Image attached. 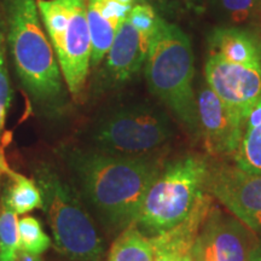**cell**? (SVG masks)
<instances>
[{"instance_id":"8992f818","label":"cell","mask_w":261,"mask_h":261,"mask_svg":"<svg viewBox=\"0 0 261 261\" xmlns=\"http://www.w3.org/2000/svg\"><path fill=\"white\" fill-rule=\"evenodd\" d=\"M37 4L68 92L79 100L92 56L87 0H37Z\"/></svg>"},{"instance_id":"2e32d148","label":"cell","mask_w":261,"mask_h":261,"mask_svg":"<svg viewBox=\"0 0 261 261\" xmlns=\"http://www.w3.org/2000/svg\"><path fill=\"white\" fill-rule=\"evenodd\" d=\"M6 174L10 175L12 181L5 189L2 204L17 215L29 213L38 208H44L42 192L37 182L11 169H9Z\"/></svg>"},{"instance_id":"d4e9b609","label":"cell","mask_w":261,"mask_h":261,"mask_svg":"<svg viewBox=\"0 0 261 261\" xmlns=\"http://www.w3.org/2000/svg\"><path fill=\"white\" fill-rule=\"evenodd\" d=\"M249 261H261V246L253 248L250 252Z\"/></svg>"},{"instance_id":"e0dca14e","label":"cell","mask_w":261,"mask_h":261,"mask_svg":"<svg viewBox=\"0 0 261 261\" xmlns=\"http://www.w3.org/2000/svg\"><path fill=\"white\" fill-rule=\"evenodd\" d=\"M212 15L224 25L259 27L261 0H207Z\"/></svg>"},{"instance_id":"30bf717a","label":"cell","mask_w":261,"mask_h":261,"mask_svg":"<svg viewBox=\"0 0 261 261\" xmlns=\"http://www.w3.org/2000/svg\"><path fill=\"white\" fill-rule=\"evenodd\" d=\"M200 132L212 155H234L242 140L246 122L225 104L207 83L197 93Z\"/></svg>"},{"instance_id":"ffe728a7","label":"cell","mask_w":261,"mask_h":261,"mask_svg":"<svg viewBox=\"0 0 261 261\" xmlns=\"http://www.w3.org/2000/svg\"><path fill=\"white\" fill-rule=\"evenodd\" d=\"M18 252L17 214L2 204L0 205V261H14Z\"/></svg>"},{"instance_id":"7402d4cb","label":"cell","mask_w":261,"mask_h":261,"mask_svg":"<svg viewBox=\"0 0 261 261\" xmlns=\"http://www.w3.org/2000/svg\"><path fill=\"white\" fill-rule=\"evenodd\" d=\"M160 16L156 14V11L151 5L146 3H137V4L130 9L127 18L139 32L152 37L155 33V29L158 27Z\"/></svg>"},{"instance_id":"d6986e66","label":"cell","mask_w":261,"mask_h":261,"mask_svg":"<svg viewBox=\"0 0 261 261\" xmlns=\"http://www.w3.org/2000/svg\"><path fill=\"white\" fill-rule=\"evenodd\" d=\"M6 56H8V48H6L5 40V23L2 9H0V136H2L5 117L12 98V89L11 84H10ZM6 167H8V165H6L4 158L0 152V174H4Z\"/></svg>"},{"instance_id":"8fae6325","label":"cell","mask_w":261,"mask_h":261,"mask_svg":"<svg viewBox=\"0 0 261 261\" xmlns=\"http://www.w3.org/2000/svg\"><path fill=\"white\" fill-rule=\"evenodd\" d=\"M250 252L243 224L220 215L207 221L191 249L195 261H249Z\"/></svg>"},{"instance_id":"cb8c5ba5","label":"cell","mask_w":261,"mask_h":261,"mask_svg":"<svg viewBox=\"0 0 261 261\" xmlns=\"http://www.w3.org/2000/svg\"><path fill=\"white\" fill-rule=\"evenodd\" d=\"M14 261H42L40 255L33 254L29 252H24V250H19L17 253V256Z\"/></svg>"},{"instance_id":"52a82bcc","label":"cell","mask_w":261,"mask_h":261,"mask_svg":"<svg viewBox=\"0 0 261 261\" xmlns=\"http://www.w3.org/2000/svg\"><path fill=\"white\" fill-rule=\"evenodd\" d=\"M38 182L58 252L71 261H99L102 240L73 189L50 169L40 172Z\"/></svg>"},{"instance_id":"6da1fadb","label":"cell","mask_w":261,"mask_h":261,"mask_svg":"<svg viewBox=\"0 0 261 261\" xmlns=\"http://www.w3.org/2000/svg\"><path fill=\"white\" fill-rule=\"evenodd\" d=\"M85 197L110 226L127 228L136 224L143 201L161 172L149 156L110 155L92 148L62 151Z\"/></svg>"},{"instance_id":"44dd1931","label":"cell","mask_w":261,"mask_h":261,"mask_svg":"<svg viewBox=\"0 0 261 261\" xmlns=\"http://www.w3.org/2000/svg\"><path fill=\"white\" fill-rule=\"evenodd\" d=\"M18 236L19 250L41 255L51 247V238L34 217H24L18 221Z\"/></svg>"},{"instance_id":"9c48e42d","label":"cell","mask_w":261,"mask_h":261,"mask_svg":"<svg viewBox=\"0 0 261 261\" xmlns=\"http://www.w3.org/2000/svg\"><path fill=\"white\" fill-rule=\"evenodd\" d=\"M207 188L244 226L261 230V173L237 166L210 169Z\"/></svg>"},{"instance_id":"4316f807","label":"cell","mask_w":261,"mask_h":261,"mask_svg":"<svg viewBox=\"0 0 261 261\" xmlns=\"http://www.w3.org/2000/svg\"><path fill=\"white\" fill-rule=\"evenodd\" d=\"M115 2L120 3V4H122V5H127V6H130V8H132V6H135L137 3H138V0H115Z\"/></svg>"},{"instance_id":"277c9868","label":"cell","mask_w":261,"mask_h":261,"mask_svg":"<svg viewBox=\"0 0 261 261\" xmlns=\"http://www.w3.org/2000/svg\"><path fill=\"white\" fill-rule=\"evenodd\" d=\"M210 167L203 159L187 156L169 163L150 187L136 225L152 236L184 223L204 198Z\"/></svg>"},{"instance_id":"5bb4252c","label":"cell","mask_w":261,"mask_h":261,"mask_svg":"<svg viewBox=\"0 0 261 261\" xmlns=\"http://www.w3.org/2000/svg\"><path fill=\"white\" fill-rule=\"evenodd\" d=\"M132 8L120 4L115 0H87V21L92 44V69L99 67L104 61L117 31Z\"/></svg>"},{"instance_id":"9a60e30c","label":"cell","mask_w":261,"mask_h":261,"mask_svg":"<svg viewBox=\"0 0 261 261\" xmlns=\"http://www.w3.org/2000/svg\"><path fill=\"white\" fill-rule=\"evenodd\" d=\"M233 159L241 169L261 173V97L247 117L242 140Z\"/></svg>"},{"instance_id":"603a6c76","label":"cell","mask_w":261,"mask_h":261,"mask_svg":"<svg viewBox=\"0 0 261 261\" xmlns=\"http://www.w3.org/2000/svg\"><path fill=\"white\" fill-rule=\"evenodd\" d=\"M150 241L154 247V261H178L180 252L167 232L151 236Z\"/></svg>"},{"instance_id":"ac0fdd59","label":"cell","mask_w":261,"mask_h":261,"mask_svg":"<svg viewBox=\"0 0 261 261\" xmlns=\"http://www.w3.org/2000/svg\"><path fill=\"white\" fill-rule=\"evenodd\" d=\"M154 255L150 237L129 226L114 242L107 261H154Z\"/></svg>"},{"instance_id":"7c38bea8","label":"cell","mask_w":261,"mask_h":261,"mask_svg":"<svg viewBox=\"0 0 261 261\" xmlns=\"http://www.w3.org/2000/svg\"><path fill=\"white\" fill-rule=\"evenodd\" d=\"M151 37L139 32L126 18L116 33L106 56L102 79L107 85H120L136 76L144 67Z\"/></svg>"},{"instance_id":"3957f363","label":"cell","mask_w":261,"mask_h":261,"mask_svg":"<svg viewBox=\"0 0 261 261\" xmlns=\"http://www.w3.org/2000/svg\"><path fill=\"white\" fill-rule=\"evenodd\" d=\"M194 54L190 39L177 24L159 17L150 40L144 75L158 97L194 136L200 135L197 97L194 91Z\"/></svg>"},{"instance_id":"7a4b0ae2","label":"cell","mask_w":261,"mask_h":261,"mask_svg":"<svg viewBox=\"0 0 261 261\" xmlns=\"http://www.w3.org/2000/svg\"><path fill=\"white\" fill-rule=\"evenodd\" d=\"M0 9L6 48L19 84L38 107L58 112L65 100L64 80L37 0H0Z\"/></svg>"},{"instance_id":"484cf974","label":"cell","mask_w":261,"mask_h":261,"mask_svg":"<svg viewBox=\"0 0 261 261\" xmlns=\"http://www.w3.org/2000/svg\"><path fill=\"white\" fill-rule=\"evenodd\" d=\"M178 261H195L194 256H192L191 250H189V252H182L179 254Z\"/></svg>"},{"instance_id":"83f0119b","label":"cell","mask_w":261,"mask_h":261,"mask_svg":"<svg viewBox=\"0 0 261 261\" xmlns=\"http://www.w3.org/2000/svg\"><path fill=\"white\" fill-rule=\"evenodd\" d=\"M181 2L184 3L188 8L192 9V8H196V6H197L198 3H200V0H181Z\"/></svg>"},{"instance_id":"4fadbf2b","label":"cell","mask_w":261,"mask_h":261,"mask_svg":"<svg viewBox=\"0 0 261 261\" xmlns=\"http://www.w3.org/2000/svg\"><path fill=\"white\" fill-rule=\"evenodd\" d=\"M210 55L236 64H261L259 27L219 25L208 35Z\"/></svg>"},{"instance_id":"ba28073f","label":"cell","mask_w":261,"mask_h":261,"mask_svg":"<svg viewBox=\"0 0 261 261\" xmlns=\"http://www.w3.org/2000/svg\"><path fill=\"white\" fill-rule=\"evenodd\" d=\"M205 83L242 121L261 97V64H236L210 55Z\"/></svg>"},{"instance_id":"5b68a950","label":"cell","mask_w":261,"mask_h":261,"mask_svg":"<svg viewBox=\"0 0 261 261\" xmlns=\"http://www.w3.org/2000/svg\"><path fill=\"white\" fill-rule=\"evenodd\" d=\"M174 136L167 113L149 103L126 104L108 110L90 129L92 149L110 155L142 158Z\"/></svg>"}]
</instances>
